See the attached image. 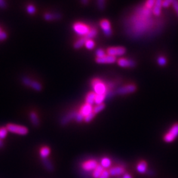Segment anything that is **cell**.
Instances as JSON below:
<instances>
[{
	"mask_svg": "<svg viewBox=\"0 0 178 178\" xmlns=\"http://www.w3.org/2000/svg\"><path fill=\"white\" fill-rule=\"evenodd\" d=\"M8 38V34L4 31H2L0 33V41H3Z\"/></svg>",
	"mask_w": 178,
	"mask_h": 178,
	"instance_id": "obj_42",
	"label": "cell"
},
{
	"mask_svg": "<svg viewBox=\"0 0 178 178\" xmlns=\"http://www.w3.org/2000/svg\"><path fill=\"white\" fill-rule=\"evenodd\" d=\"M77 111H72L71 112H69L68 113L65 114L63 116L60 121V124L61 126H65L68 123L71 122L73 119H75L76 115H77Z\"/></svg>",
	"mask_w": 178,
	"mask_h": 178,
	"instance_id": "obj_12",
	"label": "cell"
},
{
	"mask_svg": "<svg viewBox=\"0 0 178 178\" xmlns=\"http://www.w3.org/2000/svg\"><path fill=\"white\" fill-rule=\"evenodd\" d=\"M104 170V169L103 168V167L100 164H98V166L96 168H95L94 170L92 171V177L93 178H99L100 176L101 175V174H102Z\"/></svg>",
	"mask_w": 178,
	"mask_h": 178,
	"instance_id": "obj_24",
	"label": "cell"
},
{
	"mask_svg": "<svg viewBox=\"0 0 178 178\" xmlns=\"http://www.w3.org/2000/svg\"><path fill=\"white\" fill-rule=\"evenodd\" d=\"M85 46L87 50H91L95 47V42L92 39H87L85 42Z\"/></svg>",
	"mask_w": 178,
	"mask_h": 178,
	"instance_id": "obj_29",
	"label": "cell"
},
{
	"mask_svg": "<svg viewBox=\"0 0 178 178\" xmlns=\"http://www.w3.org/2000/svg\"><path fill=\"white\" fill-rule=\"evenodd\" d=\"M81 2L82 5H86L88 4L89 3V0H81Z\"/></svg>",
	"mask_w": 178,
	"mask_h": 178,
	"instance_id": "obj_46",
	"label": "cell"
},
{
	"mask_svg": "<svg viewBox=\"0 0 178 178\" xmlns=\"http://www.w3.org/2000/svg\"><path fill=\"white\" fill-rule=\"evenodd\" d=\"M137 91V86L134 84H129L118 88L115 90L116 94L127 95L134 93Z\"/></svg>",
	"mask_w": 178,
	"mask_h": 178,
	"instance_id": "obj_7",
	"label": "cell"
},
{
	"mask_svg": "<svg viewBox=\"0 0 178 178\" xmlns=\"http://www.w3.org/2000/svg\"><path fill=\"white\" fill-rule=\"evenodd\" d=\"M116 60L117 59L116 57L107 54L101 58H96L95 61L98 63V64H112V63H115L116 61Z\"/></svg>",
	"mask_w": 178,
	"mask_h": 178,
	"instance_id": "obj_14",
	"label": "cell"
},
{
	"mask_svg": "<svg viewBox=\"0 0 178 178\" xmlns=\"http://www.w3.org/2000/svg\"><path fill=\"white\" fill-rule=\"evenodd\" d=\"M2 31V29H1V27H0V33H1Z\"/></svg>",
	"mask_w": 178,
	"mask_h": 178,
	"instance_id": "obj_48",
	"label": "cell"
},
{
	"mask_svg": "<svg viewBox=\"0 0 178 178\" xmlns=\"http://www.w3.org/2000/svg\"><path fill=\"white\" fill-rule=\"evenodd\" d=\"M51 152V150L48 147H43L40 150V156L42 159L48 158Z\"/></svg>",
	"mask_w": 178,
	"mask_h": 178,
	"instance_id": "obj_25",
	"label": "cell"
},
{
	"mask_svg": "<svg viewBox=\"0 0 178 178\" xmlns=\"http://www.w3.org/2000/svg\"><path fill=\"white\" fill-rule=\"evenodd\" d=\"M117 62L118 65L122 67L133 68L137 65V63L134 60L127 58H120L117 61Z\"/></svg>",
	"mask_w": 178,
	"mask_h": 178,
	"instance_id": "obj_13",
	"label": "cell"
},
{
	"mask_svg": "<svg viewBox=\"0 0 178 178\" xmlns=\"http://www.w3.org/2000/svg\"><path fill=\"white\" fill-rule=\"evenodd\" d=\"M162 2L163 0H156L154 7L153 9H152V11H153V15L156 17H160L161 15Z\"/></svg>",
	"mask_w": 178,
	"mask_h": 178,
	"instance_id": "obj_18",
	"label": "cell"
},
{
	"mask_svg": "<svg viewBox=\"0 0 178 178\" xmlns=\"http://www.w3.org/2000/svg\"><path fill=\"white\" fill-rule=\"evenodd\" d=\"M97 7L100 11H104L106 8V0H97Z\"/></svg>",
	"mask_w": 178,
	"mask_h": 178,
	"instance_id": "obj_31",
	"label": "cell"
},
{
	"mask_svg": "<svg viewBox=\"0 0 178 178\" xmlns=\"http://www.w3.org/2000/svg\"><path fill=\"white\" fill-rule=\"evenodd\" d=\"M91 86L93 88V92L97 95H105L107 92L106 83L100 79H93L91 81Z\"/></svg>",
	"mask_w": 178,
	"mask_h": 178,
	"instance_id": "obj_2",
	"label": "cell"
},
{
	"mask_svg": "<svg viewBox=\"0 0 178 178\" xmlns=\"http://www.w3.org/2000/svg\"><path fill=\"white\" fill-rule=\"evenodd\" d=\"M21 82L24 85L30 87L32 89L37 92H40L42 90V86L40 82L31 79L27 77H22Z\"/></svg>",
	"mask_w": 178,
	"mask_h": 178,
	"instance_id": "obj_6",
	"label": "cell"
},
{
	"mask_svg": "<svg viewBox=\"0 0 178 178\" xmlns=\"http://www.w3.org/2000/svg\"><path fill=\"white\" fill-rule=\"evenodd\" d=\"M91 27L84 23L76 22L73 24V31L81 37H85L88 33Z\"/></svg>",
	"mask_w": 178,
	"mask_h": 178,
	"instance_id": "obj_5",
	"label": "cell"
},
{
	"mask_svg": "<svg viewBox=\"0 0 178 178\" xmlns=\"http://www.w3.org/2000/svg\"><path fill=\"white\" fill-rule=\"evenodd\" d=\"M122 178H133V177L131 174H129L128 173H125L122 175Z\"/></svg>",
	"mask_w": 178,
	"mask_h": 178,
	"instance_id": "obj_45",
	"label": "cell"
},
{
	"mask_svg": "<svg viewBox=\"0 0 178 178\" xmlns=\"http://www.w3.org/2000/svg\"></svg>",
	"mask_w": 178,
	"mask_h": 178,
	"instance_id": "obj_49",
	"label": "cell"
},
{
	"mask_svg": "<svg viewBox=\"0 0 178 178\" xmlns=\"http://www.w3.org/2000/svg\"><path fill=\"white\" fill-rule=\"evenodd\" d=\"M8 131L6 128V127H2L0 128V139L3 140L7 137L8 134Z\"/></svg>",
	"mask_w": 178,
	"mask_h": 178,
	"instance_id": "obj_30",
	"label": "cell"
},
{
	"mask_svg": "<svg viewBox=\"0 0 178 178\" xmlns=\"http://www.w3.org/2000/svg\"><path fill=\"white\" fill-rule=\"evenodd\" d=\"M98 165V162L96 160L94 159H91V160H88L81 164V168L82 171H84L85 172H91V171H93L94 169L96 168Z\"/></svg>",
	"mask_w": 178,
	"mask_h": 178,
	"instance_id": "obj_8",
	"label": "cell"
},
{
	"mask_svg": "<svg viewBox=\"0 0 178 178\" xmlns=\"http://www.w3.org/2000/svg\"><path fill=\"white\" fill-rule=\"evenodd\" d=\"M43 17L47 21H58L62 18V15L60 13H46Z\"/></svg>",
	"mask_w": 178,
	"mask_h": 178,
	"instance_id": "obj_15",
	"label": "cell"
},
{
	"mask_svg": "<svg viewBox=\"0 0 178 178\" xmlns=\"http://www.w3.org/2000/svg\"><path fill=\"white\" fill-rule=\"evenodd\" d=\"M27 12L28 13L29 15H34L35 13H36V8L33 5H32V4H29L27 6Z\"/></svg>",
	"mask_w": 178,
	"mask_h": 178,
	"instance_id": "obj_32",
	"label": "cell"
},
{
	"mask_svg": "<svg viewBox=\"0 0 178 178\" xmlns=\"http://www.w3.org/2000/svg\"><path fill=\"white\" fill-rule=\"evenodd\" d=\"M178 137V122L171 125L168 131L163 137L164 141L166 143H171Z\"/></svg>",
	"mask_w": 178,
	"mask_h": 178,
	"instance_id": "obj_3",
	"label": "cell"
},
{
	"mask_svg": "<svg viewBox=\"0 0 178 178\" xmlns=\"http://www.w3.org/2000/svg\"><path fill=\"white\" fill-rule=\"evenodd\" d=\"M115 91H107L106 94V100H110L113 97H115Z\"/></svg>",
	"mask_w": 178,
	"mask_h": 178,
	"instance_id": "obj_36",
	"label": "cell"
},
{
	"mask_svg": "<svg viewBox=\"0 0 178 178\" xmlns=\"http://www.w3.org/2000/svg\"><path fill=\"white\" fill-rule=\"evenodd\" d=\"M98 34V30L96 27H91L90 30H89L88 33L85 36L87 39H92L97 37Z\"/></svg>",
	"mask_w": 178,
	"mask_h": 178,
	"instance_id": "obj_26",
	"label": "cell"
},
{
	"mask_svg": "<svg viewBox=\"0 0 178 178\" xmlns=\"http://www.w3.org/2000/svg\"><path fill=\"white\" fill-rule=\"evenodd\" d=\"M146 175H147L148 177H154L156 175V172L154 170L152 169H148L147 173H146Z\"/></svg>",
	"mask_w": 178,
	"mask_h": 178,
	"instance_id": "obj_38",
	"label": "cell"
},
{
	"mask_svg": "<svg viewBox=\"0 0 178 178\" xmlns=\"http://www.w3.org/2000/svg\"><path fill=\"white\" fill-rule=\"evenodd\" d=\"M112 161L110 158L107 157H104L101 159L100 160V165L103 167L104 170L110 169L112 167Z\"/></svg>",
	"mask_w": 178,
	"mask_h": 178,
	"instance_id": "obj_21",
	"label": "cell"
},
{
	"mask_svg": "<svg viewBox=\"0 0 178 178\" xmlns=\"http://www.w3.org/2000/svg\"><path fill=\"white\" fill-rule=\"evenodd\" d=\"M155 2H156V0H147L144 3V5L149 9H153L154 7V5H155Z\"/></svg>",
	"mask_w": 178,
	"mask_h": 178,
	"instance_id": "obj_34",
	"label": "cell"
},
{
	"mask_svg": "<svg viewBox=\"0 0 178 178\" xmlns=\"http://www.w3.org/2000/svg\"><path fill=\"white\" fill-rule=\"evenodd\" d=\"M107 55H110L113 57L122 56L126 53V49L122 46H116L108 48L106 50Z\"/></svg>",
	"mask_w": 178,
	"mask_h": 178,
	"instance_id": "obj_9",
	"label": "cell"
},
{
	"mask_svg": "<svg viewBox=\"0 0 178 178\" xmlns=\"http://www.w3.org/2000/svg\"><path fill=\"white\" fill-rule=\"evenodd\" d=\"M86 40H87V39H86V37H81V38H80L79 39H78L77 41H76L74 43L73 48L75 50H79V49L81 48L82 47H83V46H85Z\"/></svg>",
	"mask_w": 178,
	"mask_h": 178,
	"instance_id": "obj_22",
	"label": "cell"
},
{
	"mask_svg": "<svg viewBox=\"0 0 178 178\" xmlns=\"http://www.w3.org/2000/svg\"><path fill=\"white\" fill-rule=\"evenodd\" d=\"M29 118L30 121L33 126L34 127H39L40 124V119L39 116H38L37 113L35 112H31L29 113Z\"/></svg>",
	"mask_w": 178,
	"mask_h": 178,
	"instance_id": "obj_19",
	"label": "cell"
},
{
	"mask_svg": "<svg viewBox=\"0 0 178 178\" xmlns=\"http://www.w3.org/2000/svg\"><path fill=\"white\" fill-rule=\"evenodd\" d=\"M100 26L106 37H110L112 35L111 24L109 21H107V19H102L100 22Z\"/></svg>",
	"mask_w": 178,
	"mask_h": 178,
	"instance_id": "obj_10",
	"label": "cell"
},
{
	"mask_svg": "<svg viewBox=\"0 0 178 178\" xmlns=\"http://www.w3.org/2000/svg\"><path fill=\"white\" fill-rule=\"evenodd\" d=\"M152 15V9L144 5L137 6L123 21L126 34L132 39L138 40L147 35L152 38L161 33L164 23L162 20H154Z\"/></svg>",
	"mask_w": 178,
	"mask_h": 178,
	"instance_id": "obj_1",
	"label": "cell"
},
{
	"mask_svg": "<svg viewBox=\"0 0 178 178\" xmlns=\"http://www.w3.org/2000/svg\"><path fill=\"white\" fill-rule=\"evenodd\" d=\"M172 2L173 0H163L162 7L164 8H167L171 4H172Z\"/></svg>",
	"mask_w": 178,
	"mask_h": 178,
	"instance_id": "obj_40",
	"label": "cell"
},
{
	"mask_svg": "<svg viewBox=\"0 0 178 178\" xmlns=\"http://www.w3.org/2000/svg\"><path fill=\"white\" fill-rule=\"evenodd\" d=\"M136 170L137 172L141 174H146L147 171L148 170V164L147 162L144 160L140 161L136 167Z\"/></svg>",
	"mask_w": 178,
	"mask_h": 178,
	"instance_id": "obj_17",
	"label": "cell"
},
{
	"mask_svg": "<svg viewBox=\"0 0 178 178\" xmlns=\"http://www.w3.org/2000/svg\"><path fill=\"white\" fill-rule=\"evenodd\" d=\"M95 97H96V94L94 92H89L85 97V103L92 106L94 104Z\"/></svg>",
	"mask_w": 178,
	"mask_h": 178,
	"instance_id": "obj_23",
	"label": "cell"
},
{
	"mask_svg": "<svg viewBox=\"0 0 178 178\" xmlns=\"http://www.w3.org/2000/svg\"><path fill=\"white\" fill-rule=\"evenodd\" d=\"M95 116H96V115H95V114L92 112V113L89 114V115H88L87 116H86L84 119V121L86 123H90L91 121L94 118Z\"/></svg>",
	"mask_w": 178,
	"mask_h": 178,
	"instance_id": "obj_37",
	"label": "cell"
},
{
	"mask_svg": "<svg viewBox=\"0 0 178 178\" xmlns=\"http://www.w3.org/2000/svg\"><path fill=\"white\" fill-rule=\"evenodd\" d=\"M79 112L81 114L82 116L85 118L86 116L89 115V114L93 112V106L91 104L85 103V104H83L81 107Z\"/></svg>",
	"mask_w": 178,
	"mask_h": 178,
	"instance_id": "obj_16",
	"label": "cell"
},
{
	"mask_svg": "<svg viewBox=\"0 0 178 178\" xmlns=\"http://www.w3.org/2000/svg\"><path fill=\"white\" fill-rule=\"evenodd\" d=\"M106 100V94L105 95H97L95 97L94 104L96 105H99L104 104V102Z\"/></svg>",
	"mask_w": 178,
	"mask_h": 178,
	"instance_id": "obj_27",
	"label": "cell"
},
{
	"mask_svg": "<svg viewBox=\"0 0 178 178\" xmlns=\"http://www.w3.org/2000/svg\"><path fill=\"white\" fill-rule=\"evenodd\" d=\"M106 105L104 104H102L99 105H96L94 107H93V113L97 115V114L99 113L102 111H103L105 108Z\"/></svg>",
	"mask_w": 178,
	"mask_h": 178,
	"instance_id": "obj_28",
	"label": "cell"
},
{
	"mask_svg": "<svg viewBox=\"0 0 178 178\" xmlns=\"http://www.w3.org/2000/svg\"><path fill=\"white\" fill-rule=\"evenodd\" d=\"M84 119H85V118L82 116L79 112H77V115H76V116H75V120L78 123H81V122H82V121H84Z\"/></svg>",
	"mask_w": 178,
	"mask_h": 178,
	"instance_id": "obj_39",
	"label": "cell"
},
{
	"mask_svg": "<svg viewBox=\"0 0 178 178\" xmlns=\"http://www.w3.org/2000/svg\"><path fill=\"white\" fill-rule=\"evenodd\" d=\"M157 62H158V64L159 65L161 66V67H163V66H165L166 65L167 60H166V58H164V57L160 56V57H159V58H158Z\"/></svg>",
	"mask_w": 178,
	"mask_h": 178,
	"instance_id": "obj_33",
	"label": "cell"
},
{
	"mask_svg": "<svg viewBox=\"0 0 178 178\" xmlns=\"http://www.w3.org/2000/svg\"><path fill=\"white\" fill-rule=\"evenodd\" d=\"M6 128L9 133L19 135H26L29 133V129L27 127L20 125L9 123L6 125Z\"/></svg>",
	"mask_w": 178,
	"mask_h": 178,
	"instance_id": "obj_4",
	"label": "cell"
},
{
	"mask_svg": "<svg viewBox=\"0 0 178 178\" xmlns=\"http://www.w3.org/2000/svg\"><path fill=\"white\" fill-rule=\"evenodd\" d=\"M108 171L111 176L120 177L125 174V167L121 166V165H118V166L111 167Z\"/></svg>",
	"mask_w": 178,
	"mask_h": 178,
	"instance_id": "obj_11",
	"label": "cell"
},
{
	"mask_svg": "<svg viewBox=\"0 0 178 178\" xmlns=\"http://www.w3.org/2000/svg\"><path fill=\"white\" fill-rule=\"evenodd\" d=\"M110 174L109 173L108 170H104L99 178H110Z\"/></svg>",
	"mask_w": 178,
	"mask_h": 178,
	"instance_id": "obj_41",
	"label": "cell"
},
{
	"mask_svg": "<svg viewBox=\"0 0 178 178\" xmlns=\"http://www.w3.org/2000/svg\"><path fill=\"white\" fill-rule=\"evenodd\" d=\"M42 162L43 166L49 172H52L54 170V164L50 160H49L48 158H44L42 159Z\"/></svg>",
	"mask_w": 178,
	"mask_h": 178,
	"instance_id": "obj_20",
	"label": "cell"
},
{
	"mask_svg": "<svg viewBox=\"0 0 178 178\" xmlns=\"http://www.w3.org/2000/svg\"><path fill=\"white\" fill-rule=\"evenodd\" d=\"M6 7V3L4 0H0V8H5Z\"/></svg>",
	"mask_w": 178,
	"mask_h": 178,
	"instance_id": "obj_44",
	"label": "cell"
},
{
	"mask_svg": "<svg viewBox=\"0 0 178 178\" xmlns=\"http://www.w3.org/2000/svg\"><path fill=\"white\" fill-rule=\"evenodd\" d=\"M95 54H96L97 58H102V57H104L106 55L105 51L102 49H101V48L97 50L96 52H95Z\"/></svg>",
	"mask_w": 178,
	"mask_h": 178,
	"instance_id": "obj_35",
	"label": "cell"
},
{
	"mask_svg": "<svg viewBox=\"0 0 178 178\" xmlns=\"http://www.w3.org/2000/svg\"><path fill=\"white\" fill-rule=\"evenodd\" d=\"M3 146H4V144H3V141H2V140L0 139V148H2Z\"/></svg>",
	"mask_w": 178,
	"mask_h": 178,
	"instance_id": "obj_47",
	"label": "cell"
},
{
	"mask_svg": "<svg viewBox=\"0 0 178 178\" xmlns=\"http://www.w3.org/2000/svg\"><path fill=\"white\" fill-rule=\"evenodd\" d=\"M172 5L174 10L178 13V0H173L172 2Z\"/></svg>",
	"mask_w": 178,
	"mask_h": 178,
	"instance_id": "obj_43",
	"label": "cell"
}]
</instances>
